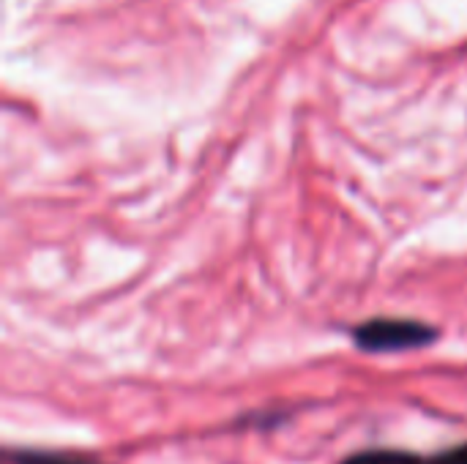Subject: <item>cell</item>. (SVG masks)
Instances as JSON below:
<instances>
[{
    "label": "cell",
    "mask_w": 467,
    "mask_h": 464,
    "mask_svg": "<svg viewBox=\"0 0 467 464\" xmlns=\"http://www.w3.org/2000/svg\"><path fill=\"white\" fill-rule=\"evenodd\" d=\"M438 339V328L402 320V317H375L353 328V342L364 353H405L430 347Z\"/></svg>",
    "instance_id": "1"
},
{
    "label": "cell",
    "mask_w": 467,
    "mask_h": 464,
    "mask_svg": "<svg viewBox=\"0 0 467 464\" xmlns=\"http://www.w3.org/2000/svg\"><path fill=\"white\" fill-rule=\"evenodd\" d=\"M342 464H467V443L435 457H419L413 451H394V449H372L348 457Z\"/></svg>",
    "instance_id": "2"
},
{
    "label": "cell",
    "mask_w": 467,
    "mask_h": 464,
    "mask_svg": "<svg viewBox=\"0 0 467 464\" xmlns=\"http://www.w3.org/2000/svg\"><path fill=\"white\" fill-rule=\"evenodd\" d=\"M5 464H96L82 457L49 454V451H5Z\"/></svg>",
    "instance_id": "3"
}]
</instances>
